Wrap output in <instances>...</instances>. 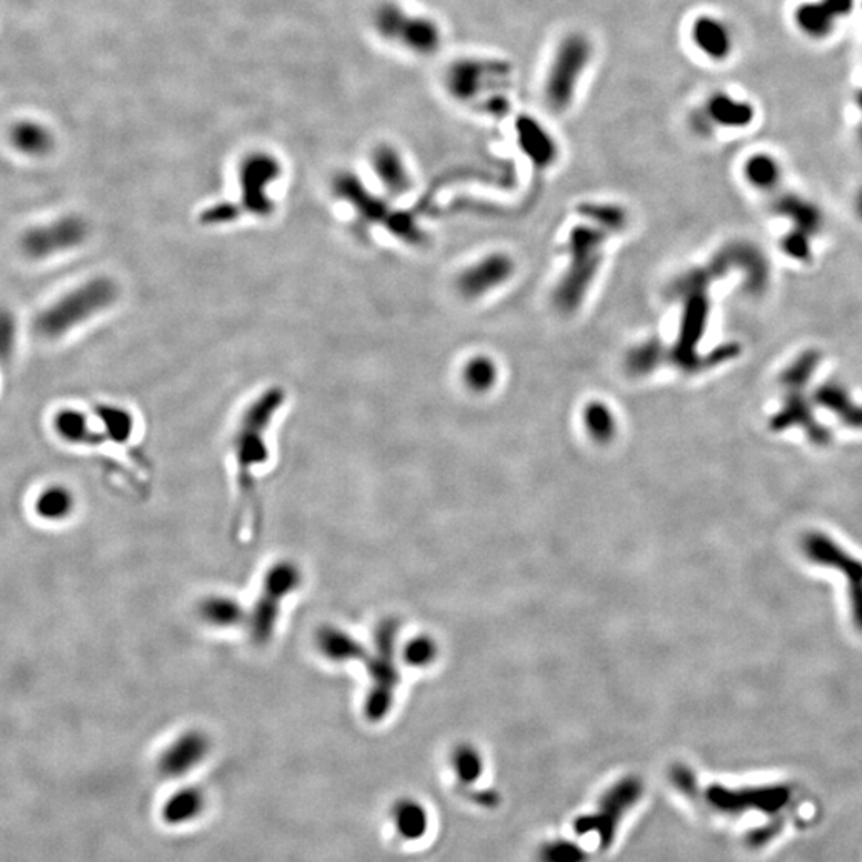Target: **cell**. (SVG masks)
<instances>
[{"label":"cell","instance_id":"obj_16","mask_svg":"<svg viewBox=\"0 0 862 862\" xmlns=\"http://www.w3.org/2000/svg\"><path fill=\"white\" fill-rule=\"evenodd\" d=\"M690 40L698 52L716 63L729 60L734 50L732 28L714 14L694 18L690 28Z\"/></svg>","mask_w":862,"mask_h":862},{"label":"cell","instance_id":"obj_31","mask_svg":"<svg viewBox=\"0 0 862 862\" xmlns=\"http://www.w3.org/2000/svg\"><path fill=\"white\" fill-rule=\"evenodd\" d=\"M94 416L100 420L103 435L109 442L125 445L133 436L134 418L130 410L119 406H100L94 410Z\"/></svg>","mask_w":862,"mask_h":862},{"label":"cell","instance_id":"obj_13","mask_svg":"<svg viewBox=\"0 0 862 862\" xmlns=\"http://www.w3.org/2000/svg\"><path fill=\"white\" fill-rule=\"evenodd\" d=\"M334 195L347 203L348 209L367 224L391 225L396 213L387 209L379 195L373 194L353 173L337 174L333 184Z\"/></svg>","mask_w":862,"mask_h":862},{"label":"cell","instance_id":"obj_11","mask_svg":"<svg viewBox=\"0 0 862 862\" xmlns=\"http://www.w3.org/2000/svg\"><path fill=\"white\" fill-rule=\"evenodd\" d=\"M802 548L810 561L832 567L845 575L849 581L851 618L858 631L862 632V561L821 533L807 534Z\"/></svg>","mask_w":862,"mask_h":862},{"label":"cell","instance_id":"obj_21","mask_svg":"<svg viewBox=\"0 0 862 862\" xmlns=\"http://www.w3.org/2000/svg\"><path fill=\"white\" fill-rule=\"evenodd\" d=\"M511 271L513 264L508 257L501 256V254L487 257L462 275V293L470 297L479 296V294L489 291L490 287L501 285L510 276Z\"/></svg>","mask_w":862,"mask_h":862},{"label":"cell","instance_id":"obj_41","mask_svg":"<svg viewBox=\"0 0 862 862\" xmlns=\"http://www.w3.org/2000/svg\"><path fill=\"white\" fill-rule=\"evenodd\" d=\"M783 250L788 256L798 261H807L811 254L810 236L792 231L783 240Z\"/></svg>","mask_w":862,"mask_h":862},{"label":"cell","instance_id":"obj_38","mask_svg":"<svg viewBox=\"0 0 862 862\" xmlns=\"http://www.w3.org/2000/svg\"><path fill=\"white\" fill-rule=\"evenodd\" d=\"M496 366L493 362L484 358H476L468 363L465 367V382L468 387L476 392H484L487 388L493 387L494 381H496Z\"/></svg>","mask_w":862,"mask_h":862},{"label":"cell","instance_id":"obj_33","mask_svg":"<svg viewBox=\"0 0 862 862\" xmlns=\"http://www.w3.org/2000/svg\"><path fill=\"white\" fill-rule=\"evenodd\" d=\"M744 176L749 184L760 189V191H771L777 187L781 181V165L773 155L755 154L744 163Z\"/></svg>","mask_w":862,"mask_h":862},{"label":"cell","instance_id":"obj_4","mask_svg":"<svg viewBox=\"0 0 862 862\" xmlns=\"http://www.w3.org/2000/svg\"><path fill=\"white\" fill-rule=\"evenodd\" d=\"M304 575L300 564L291 559H280L265 570L261 592L246 618V631L250 640L257 647H265L274 639L283 602L300 591Z\"/></svg>","mask_w":862,"mask_h":862},{"label":"cell","instance_id":"obj_35","mask_svg":"<svg viewBox=\"0 0 862 862\" xmlns=\"http://www.w3.org/2000/svg\"><path fill=\"white\" fill-rule=\"evenodd\" d=\"M585 420L587 428L596 442L606 443L612 439L615 433V420L609 407L602 403H591L585 410Z\"/></svg>","mask_w":862,"mask_h":862},{"label":"cell","instance_id":"obj_28","mask_svg":"<svg viewBox=\"0 0 862 862\" xmlns=\"http://www.w3.org/2000/svg\"><path fill=\"white\" fill-rule=\"evenodd\" d=\"M75 497L63 484H52L40 490L34 501V511L47 523H61L74 513Z\"/></svg>","mask_w":862,"mask_h":862},{"label":"cell","instance_id":"obj_15","mask_svg":"<svg viewBox=\"0 0 862 862\" xmlns=\"http://www.w3.org/2000/svg\"><path fill=\"white\" fill-rule=\"evenodd\" d=\"M574 236L575 253H577L574 271L564 283L562 294H559L564 305H569L567 308H574V305L580 301V293H584L588 280L595 274L596 260H598V235L581 229V232H577Z\"/></svg>","mask_w":862,"mask_h":862},{"label":"cell","instance_id":"obj_47","mask_svg":"<svg viewBox=\"0 0 862 862\" xmlns=\"http://www.w3.org/2000/svg\"><path fill=\"white\" fill-rule=\"evenodd\" d=\"M856 105L860 108L861 114H862V89L856 94Z\"/></svg>","mask_w":862,"mask_h":862},{"label":"cell","instance_id":"obj_20","mask_svg":"<svg viewBox=\"0 0 862 862\" xmlns=\"http://www.w3.org/2000/svg\"><path fill=\"white\" fill-rule=\"evenodd\" d=\"M494 74L493 65L478 60H460L446 74L449 93L457 100H471L481 92L484 83Z\"/></svg>","mask_w":862,"mask_h":862},{"label":"cell","instance_id":"obj_39","mask_svg":"<svg viewBox=\"0 0 862 862\" xmlns=\"http://www.w3.org/2000/svg\"><path fill=\"white\" fill-rule=\"evenodd\" d=\"M436 652L438 650H436L435 640L427 638V636H420V638H414L407 642L403 657L409 667L424 668L435 660Z\"/></svg>","mask_w":862,"mask_h":862},{"label":"cell","instance_id":"obj_36","mask_svg":"<svg viewBox=\"0 0 862 862\" xmlns=\"http://www.w3.org/2000/svg\"><path fill=\"white\" fill-rule=\"evenodd\" d=\"M453 767L462 783L473 784L481 777L483 759L471 746H460L454 752Z\"/></svg>","mask_w":862,"mask_h":862},{"label":"cell","instance_id":"obj_24","mask_svg":"<svg viewBox=\"0 0 862 862\" xmlns=\"http://www.w3.org/2000/svg\"><path fill=\"white\" fill-rule=\"evenodd\" d=\"M817 405L825 407L840 418L845 427L862 428V406L851 398L850 392L839 382H828L814 393Z\"/></svg>","mask_w":862,"mask_h":862},{"label":"cell","instance_id":"obj_37","mask_svg":"<svg viewBox=\"0 0 862 862\" xmlns=\"http://www.w3.org/2000/svg\"><path fill=\"white\" fill-rule=\"evenodd\" d=\"M587 851L575 842L556 840L548 842L538 850V862H587Z\"/></svg>","mask_w":862,"mask_h":862},{"label":"cell","instance_id":"obj_43","mask_svg":"<svg viewBox=\"0 0 862 862\" xmlns=\"http://www.w3.org/2000/svg\"><path fill=\"white\" fill-rule=\"evenodd\" d=\"M777 832L778 828H774V825H765V828L755 829V831H752L751 834L748 835L749 846L759 849V846L765 845L769 840L777 835Z\"/></svg>","mask_w":862,"mask_h":862},{"label":"cell","instance_id":"obj_26","mask_svg":"<svg viewBox=\"0 0 862 862\" xmlns=\"http://www.w3.org/2000/svg\"><path fill=\"white\" fill-rule=\"evenodd\" d=\"M516 134L527 158L540 166H547L558 154L555 140L534 119H521L516 123Z\"/></svg>","mask_w":862,"mask_h":862},{"label":"cell","instance_id":"obj_32","mask_svg":"<svg viewBox=\"0 0 862 862\" xmlns=\"http://www.w3.org/2000/svg\"><path fill=\"white\" fill-rule=\"evenodd\" d=\"M12 143L21 154L42 158L53 148L50 131L34 122H21L12 131Z\"/></svg>","mask_w":862,"mask_h":862},{"label":"cell","instance_id":"obj_23","mask_svg":"<svg viewBox=\"0 0 862 862\" xmlns=\"http://www.w3.org/2000/svg\"><path fill=\"white\" fill-rule=\"evenodd\" d=\"M53 428L63 442L74 446H98L104 443L101 432L94 430L92 418L78 409H63L53 418Z\"/></svg>","mask_w":862,"mask_h":862},{"label":"cell","instance_id":"obj_2","mask_svg":"<svg viewBox=\"0 0 862 862\" xmlns=\"http://www.w3.org/2000/svg\"><path fill=\"white\" fill-rule=\"evenodd\" d=\"M115 280L100 275L80 283L43 308L34 322L39 337L57 341L108 312L119 301Z\"/></svg>","mask_w":862,"mask_h":862},{"label":"cell","instance_id":"obj_9","mask_svg":"<svg viewBox=\"0 0 862 862\" xmlns=\"http://www.w3.org/2000/svg\"><path fill=\"white\" fill-rule=\"evenodd\" d=\"M240 202L242 213L256 220H265L275 213L276 205L268 194L271 185L278 181L282 165L268 154H253L240 165Z\"/></svg>","mask_w":862,"mask_h":862},{"label":"cell","instance_id":"obj_48","mask_svg":"<svg viewBox=\"0 0 862 862\" xmlns=\"http://www.w3.org/2000/svg\"><path fill=\"white\" fill-rule=\"evenodd\" d=\"M860 140H861V143H862V123H861V126H860Z\"/></svg>","mask_w":862,"mask_h":862},{"label":"cell","instance_id":"obj_19","mask_svg":"<svg viewBox=\"0 0 862 862\" xmlns=\"http://www.w3.org/2000/svg\"><path fill=\"white\" fill-rule=\"evenodd\" d=\"M196 615L203 623L214 629L245 627L249 618L243 604L227 595H209L200 599Z\"/></svg>","mask_w":862,"mask_h":862},{"label":"cell","instance_id":"obj_1","mask_svg":"<svg viewBox=\"0 0 862 862\" xmlns=\"http://www.w3.org/2000/svg\"><path fill=\"white\" fill-rule=\"evenodd\" d=\"M286 405V392L278 385L264 388L253 396L236 418L232 432L231 450L235 464L236 490H239V519L236 533L253 536L260 527V498H257V471L268 464L271 446L268 433L276 417Z\"/></svg>","mask_w":862,"mask_h":862},{"label":"cell","instance_id":"obj_27","mask_svg":"<svg viewBox=\"0 0 862 862\" xmlns=\"http://www.w3.org/2000/svg\"><path fill=\"white\" fill-rule=\"evenodd\" d=\"M774 211L794 224V231L809 236L817 235L823 227V216L814 203L794 194L781 195L774 202Z\"/></svg>","mask_w":862,"mask_h":862},{"label":"cell","instance_id":"obj_12","mask_svg":"<svg viewBox=\"0 0 862 862\" xmlns=\"http://www.w3.org/2000/svg\"><path fill=\"white\" fill-rule=\"evenodd\" d=\"M211 740L202 730H187L173 741L159 758L158 770L163 778H180L196 769L209 758Z\"/></svg>","mask_w":862,"mask_h":862},{"label":"cell","instance_id":"obj_18","mask_svg":"<svg viewBox=\"0 0 862 862\" xmlns=\"http://www.w3.org/2000/svg\"><path fill=\"white\" fill-rule=\"evenodd\" d=\"M709 125L722 129H746L755 119L754 105L730 93H716L709 98L703 111Z\"/></svg>","mask_w":862,"mask_h":862},{"label":"cell","instance_id":"obj_30","mask_svg":"<svg viewBox=\"0 0 862 862\" xmlns=\"http://www.w3.org/2000/svg\"><path fill=\"white\" fill-rule=\"evenodd\" d=\"M393 820L399 835L406 840H418L428 828L427 811L416 800L402 799L393 807Z\"/></svg>","mask_w":862,"mask_h":862},{"label":"cell","instance_id":"obj_45","mask_svg":"<svg viewBox=\"0 0 862 862\" xmlns=\"http://www.w3.org/2000/svg\"><path fill=\"white\" fill-rule=\"evenodd\" d=\"M829 7L840 17H845L853 10L854 0H824Z\"/></svg>","mask_w":862,"mask_h":862},{"label":"cell","instance_id":"obj_44","mask_svg":"<svg viewBox=\"0 0 862 862\" xmlns=\"http://www.w3.org/2000/svg\"><path fill=\"white\" fill-rule=\"evenodd\" d=\"M473 802L478 803V805L487 807V809H494V807H497L498 803H500V795L497 794L496 791H481V792H475V794L471 795Z\"/></svg>","mask_w":862,"mask_h":862},{"label":"cell","instance_id":"obj_17","mask_svg":"<svg viewBox=\"0 0 862 862\" xmlns=\"http://www.w3.org/2000/svg\"><path fill=\"white\" fill-rule=\"evenodd\" d=\"M315 647L325 660L334 665L365 663L369 650L347 629L323 625L316 629Z\"/></svg>","mask_w":862,"mask_h":862},{"label":"cell","instance_id":"obj_3","mask_svg":"<svg viewBox=\"0 0 862 862\" xmlns=\"http://www.w3.org/2000/svg\"><path fill=\"white\" fill-rule=\"evenodd\" d=\"M399 623L395 618H385L374 631V647L367 655L365 667L369 676V689L363 701V714L369 722H382L391 714L399 683L396 665V640Z\"/></svg>","mask_w":862,"mask_h":862},{"label":"cell","instance_id":"obj_46","mask_svg":"<svg viewBox=\"0 0 862 862\" xmlns=\"http://www.w3.org/2000/svg\"><path fill=\"white\" fill-rule=\"evenodd\" d=\"M856 211H858V216H860L862 220V189L860 191V194H858L856 196Z\"/></svg>","mask_w":862,"mask_h":862},{"label":"cell","instance_id":"obj_42","mask_svg":"<svg viewBox=\"0 0 862 862\" xmlns=\"http://www.w3.org/2000/svg\"><path fill=\"white\" fill-rule=\"evenodd\" d=\"M671 780L676 788H678L679 791H682L683 794L693 795V798H697V795L700 794L697 778H694L693 771L687 769L686 765H676L675 769L671 770Z\"/></svg>","mask_w":862,"mask_h":862},{"label":"cell","instance_id":"obj_14","mask_svg":"<svg viewBox=\"0 0 862 862\" xmlns=\"http://www.w3.org/2000/svg\"><path fill=\"white\" fill-rule=\"evenodd\" d=\"M788 391L783 407L770 420L771 430L783 432L792 427H802L811 443L818 446L828 445L832 438L831 432L814 417L813 406L803 396V388H788Z\"/></svg>","mask_w":862,"mask_h":862},{"label":"cell","instance_id":"obj_5","mask_svg":"<svg viewBox=\"0 0 862 862\" xmlns=\"http://www.w3.org/2000/svg\"><path fill=\"white\" fill-rule=\"evenodd\" d=\"M592 43L581 32L566 36L559 43L545 80V100L555 112L566 111L574 103L578 85L591 64Z\"/></svg>","mask_w":862,"mask_h":862},{"label":"cell","instance_id":"obj_29","mask_svg":"<svg viewBox=\"0 0 862 862\" xmlns=\"http://www.w3.org/2000/svg\"><path fill=\"white\" fill-rule=\"evenodd\" d=\"M205 809V795L200 789L184 788L171 795L162 810L166 824L178 825L194 820Z\"/></svg>","mask_w":862,"mask_h":862},{"label":"cell","instance_id":"obj_6","mask_svg":"<svg viewBox=\"0 0 862 862\" xmlns=\"http://www.w3.org/2000/svg\"><path fill=\"white\" fill-rule=\"evenodd\" d=\"M374 24L385 39L424 57L438 52L443 43L438 23L427 17L409 14L396 3H384L374 17Z\"/></svg>","mask_w":862,"mask_h":862},{"label":"cell","instance_id":"obj_25","mask_svg":"<svg viewBox=\"0 0 862 862\" xmlns=\"http://www.w3.org/2000/svg\"><path fill=\"white\" fill-rule=\"evenodd\" d=\"M794 21L807 38L823 40L835 31L839 14L824 0H810L795 9Z\"/></svg>","mask_w":862,"mask_h":862},{"label":"cell","instance_id":"obj_34","mask_svg":"<svg viewBox=\"0 0 862 862\" xmlns=\"http://www.w3.org/2000/svg\"><path fill=\"white\" fill-rule=\"evenodd\" d=\"M820 353L817 351L802 353L795 362H792L791 365H789L788 369L784 371L783 376H781V384H783V387H805V385L809 384L811 376H813L814 369L820 365Z\"/></svg>","mask_w":862,"mask_h":862},{"label":"cell","instance_id":"obj_10","mask_svg":"<svg viewBox=\"0 0 862 862\" xmlns=\"http://www.w3.org/2000/svg\"><path fill=\"white\" fill-rule=\"evenodd\" d=\"M706 803L722 814H741L758 810L767 814H777L791 802L792 789L784 784L759 785V788L730 789L712 784L703 792Z\"/></svg>","mask_w":862,"mask_h":862},{"label":"cell","instance_id":"obj_8","mask_svg":"<svg viewBox=\"0 0 862 862\" xmlns=\"http://www.w3.org/2000/svg\"><path fill=\"white\" fill-rule=\"evenodd\" d=\"M89 224L69 214L47 224L36 225L21 236V251L32 261H47L80 249L89 239Z\"/></svg>","mask_w":862,"mask_h":862},{"label":"cell","instance_id":"obj_40","mask_svg":"<svg viewBox=\"0 0 862 862\" xmlns=\"http://www.w3.org/2000/svg\"><path fill=\"white\" fill-rule=\"evenodd\" d=\"M17 337V322L12 312L0 308V363L12 359Z\"/></svg>","mask_w":862,"mask_h":862},{"label":"cell","instance_id":"obj_22","mask_svg":"<svg viewBox=\"0 0 862 862\" xmlns=\"http://www.w3.org/2000/svg\"><path fill=\"white\" fill-rule=\"evenodd\" d=\"M371 163H373V170L376 173L377 180L381 181L388 194L399 196L409 191L410 176L407 173L402 154L395 148H392V145H379L373 152Z\"/></svg>","mask_w":862,"mask_h":862},{"label":"cell","instance_id":"obj_7","mask_svg":"<svg viewBox=\"0 0 862 862\" xmlns=\"http://www.w3.org/2000/svg\"><path fill=\"white\" fill-rule=\"evenodd\" d=\"M642 792L643 784L639 778H625L606 792L596 811L577 818L575 832L578 835L596 834L601 849H609L617 835L618 825L625 814L642 798Z\"/></svg>","mask_w":862,"mask_h":862}]
</instances>
